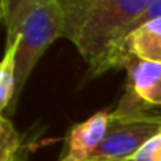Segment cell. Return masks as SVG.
Masks as SVG:
<instances>
[{
    "label": "cell",
    "instance_id": "cell-11",
    "mask_svg": "<svg viewBox=\"0 0 161 161\" xmlns=\"http://www.w3.org/2000/svg\"><path fill=\"white\" fill-rule=\"evenodd\" d=\"M130 161H161V130L147 141Z\"/></svg>",
    "mask_w": 161,
    "mask_h": 161
},
{
    "label": "cell",
    "instance_id": "cell-8",
    "mask_svg": "<svg viewBox=\"0 0 161 161\" xmlns=\"http://www.w3.org/2000/svg\"><path fill=\"white\" fill-rule=\"evenodd\" d=\"M18 90L16 76V47L8 44L0 62V109L5 112L8 108L14 111V98Z\"/></svg>",
    "mask_w": 161,
    "mask_h": 161
},
{
    "label": "cell",
    "instance_id": "cell-3",
    "mask_svg": "<svg viewBox=\"0 0 161 161\" xmlns=\"http://www.w3.org/2000/svg\"><path fill=\"white\" fill-rule=\"evenodd\" d=\"M60 36H65V14L58 0H54L32 11L21 25L14 40L8 43L14 44L16 47L18 90L14 108L36 63L40 62L46 49Z\"/></svg>",
    "mask_w": 161,
    "mask_h": 161
},
{
    "label": "cell",
    "instance_id": "cell-9",
    "mask_svg": "<svg viewBox=\"0 0 161 161\" xmlns=\"http://www.w3.org/2000/svg\"><path fill=\"white\" fill-rule=\"evenodd\" d=\"M100 0H58L65 14V38L73 40L79 25L82 24L87 13Z\"/></svg>",
    "mask_w": 161,
    "mask_h": 161
},
{
    "label": "cell",
    "instance_id": "cell-10",
    "mask_svg": "<svg viewBox=\"0 0 161 161\" xmlns=\"http://www.w3.org/2000/svg\"><path fill=\"white\" fill-rule=\"evenodd\" d=\"M21 136L14 130L13 123L2 115L0 119V161H14V155L19 150Z\"/></svg>",
    "mask_w": 161,
    "mask_h": 161
},
{
    "label": "cell",
    "instance_id": "cell-12",
    "mask_svg": "<svg viewBox=\"0 0 161 161\" xmlns=\"http://www.w3.org/2000/svg\"><path fill=\"white\" fill-rule=\"evenodd\" d=\"M156 18H161V0H152V2L148 3V7L145 8V11L136 19V22L133 24L131 30H134V29L139 27L141 24L148 22V21L156 19ZM131 30H130V32H131Z\"/></svg>",
    "mask_w": 161,
    "mask_h": 161
},
{
    "label": "cell",
    "instance_id": "cell-1",
    "mask_svg": "<svg viewBox=\"0 0 161 161\" xmlns=\"http://www.w3.org/2000/svg\"><path fill=\"white\" fill-rule=\"evenodd\" d=\"M152 0H100L71 43L87 63V79L114 69L115 52Z\"/></svg>",
    "mask_w": 161,
    "mask_h": 161
},
{
    "label": "cell",
    "instance_id": "cell-2",
    "mask_svg": "<svg viewBox=\"0 0 161 161\" xmlns=\"http://www.w3.org/2000/svg\"><path fill=\"white\" fill-rule=\"evenodd\" d=\"M161 130V115H150L128 93L111 112L106 137L90 159L130 161L134 153Z\"/></svg>",
    "mask_w": 161,
    "mask_h": 161
},
{
    "label": "cell",
    "instance_id": "cell-7",
    "mask_svg": "<svg viewBox=\"0 0 161 161\" xmlns=\"http://www.w3.org/2000/svg\"><path fill=\"white\" fill-rule=\"evenodd\" d=\"M54 0H2V19L7 27V44L14 40L27 16Z\"/></svg>",
    "mask_w": 161,
    "mask_h": 161
},
{
    "label": "cell",
    "instance_id": "cell-13",
    "mask_svg": "<svg viewBox=\"0 0 161 161\" xmlns=\"http://www.w3.org/2000/svg\"><path fill=\"white\" fill-rule=\"evenodd\" d=\"M89 161H106V159H89Z\"/></svg>",
    "mask_w": 161,
    "mask_h": 161
},
{
    "label": "cell",
    "instance_id": "cell-5",
    "mask_svg": "<svg viewBox=\"0 0 161 161\" xmlns=\"http://www.w3.org/2000/svg\"><path fill=\"white\" fill-rule=\"evenodd\" d=\"M111 112H95L87 120L71 126L66 136V153L60 161H89L106 137Z\"/></svg>",
    "mask_w": 161,
    "mask_h": 161
},
{
    "label": "cell",
    "instance_id": "cell-4",
    "mask_svg": "<svg viewBox=\"0 0 161 161\" xmlns=\"http://www.w3.org/2000/svg\"><path fill=\"white\" fill-rule=\"evenodd\" d=\"M131 60L161 63V18L141 24L123 38L114 57V68H126Z\"/></svg>",
    "mask_w": 161,
    "mask_h": 161
},
{
    "label": "cell",
    "instance_id": "cell-6",
    "mask_svg": "<svg viewBox=\"0 0 161 161\" xmlns=\"http://www.w3.org/2000/svg\"><path fill=\"white\" fill-rule=\"evenodd\" d=\"M126 93L133 97L144 109L161 108V63L131 60L126 65Z\"/></svg>",
    "mask_w": 161,
    "mask_h": 161
}]
</instances>
